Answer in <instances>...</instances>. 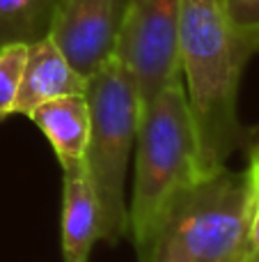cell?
I'll return each mask as SVG.
<instances>
[{"instance_id":"30bf717a","label":"cell","mask_w":259,"mask_h":262,"mask_svg":"<svg viewBox=\"0 0 259 262\" xmlns=\"http://www.w3.org/2000/svg\"><path fill=\"white\" fill-rule=\"evenodd\" d=\"M58 0H0V49L48 35Z\"/></svg>"},{"instance_id":"52a82bcc","label":"cell","mask_w":259,"mask_h":262,"mask_svg":"<svg viewBox=\"0 0 259 262\" xmlns=\"http://www.w3.org/2000/svg\"><path fill=\"white\" fill-rule=\"evenodd\" d=\"M87 88V78L69 64L64 53L48 35L28 44L25 64L21 74L14 113L30 115L37 106L67 95H81Z\"/></svg>"},{"instance_id":"7a4b0ae2","label":"cell","mask_w":259,"mask_h":262,"mask_svg":"<svg viewBox=\"0 0 259 262\" xmlns=\"http://www.w3.org/2000/svg\"><path fill=\"white\" fill-rule=\"evenodd\" d=\"M257 163L220 166L186 189L156 226L140 262H250Z\"/></svg>"},{"instance_id":"7c38bea8","label":"cell","mask_w":259,"mask_h":262,"mask_svg":"<svg viewBox=\"0 0 259 262\" xmlns=\"http://www.w3.org/2000/svg\"><path fill=\"white\" fill-rule=\"evenodd\" d=\"M229 23L259 39V0H220Z\"/></svg>"},{"instance_id":"5bb4252c","label":"cell","mask_w":259,"mask_h":262,"mask_svg":"<svg viewBox=\"0 0 259 262\" xmlns=\"http://www.w3.org/2000/svg\"><path fill=\"white\" fill-rule=\"evenodd\" d=\"M255 145H257V143H255Z\"/></svg>"},{"instance_id":"9c48e42d","label":"cell","mask_w":259,"mask_h":262,"mask_svg":"<svg viewBox=\"0 0 259 262\" xmlns=\"http://www.w3.org/2000/svg\"><path fill=\"white\" fill-rule=\"evenodd\" d=\"M28 118L48 138L60 166L85 157L90 138V106L85 92L50 99L37 106Z\"/></svg>"},{"instance_id":"5b68a950","label":"cell","mask_w":259,"mask_h":262,"mask_svg":"<svg viewBox=\"0 0 259 262\" xmlns=\"http://www.w3.org/2000/svg\"><path fill=\"white\" fill-rule=\"evenodd\" d=\"M179 7L182 0H128L113 58L133 76L140 113L159 92L182 81Z\"/></svg>"},{"instance_id":"8fae6325","label":"cell","mask_w":259,"mask_h":262,"mask_svg":"<svg viewBox=\"0 0 259 262\" xmlns=\"http://www.w3.org/2000/svg\"><path fill=\"white\" fill-rule=\"evenodd\" d=\"M25 53L28 44H9L0 49V120L14 113Z\"/></svg>"},{"instance_id":"ba28073f","label":"cell","mask_w":259,"mask_h":262,"mask_svg":"<svg viewBox=\"0 0 259 262\" xmlns=\"http://www.w3.org/2000/svg\"><path fill=\"white\" fill-rule=\"evenodd\" d=\"M62 255L64 262H90L99 239V203L85 161L62 163Z\"/></svg>"},{"instance_id":"6da1fadb","label":"cell","mask_w":259,"mask_h":262,"mask_svg":"<svg viewBox=\"0 0 259 262\" xmlns=\"http://www.w3.org/2000/svg\"><path fill=\"white\" fill-rule=\"evenodd\" d=\"M257 51L259 39L229 23L220 0H182L179 64L206 170L225 166L243 143L239 85Z\"/></svg>"},{"instance_id":"3957f363","label":"cell","mask_w":259,"mask_h":262,"mask_svg":"<svg viewBox=\"0 0 259 262\" xmlns=\"http://www.w3.org/2000/svg\"><path fill=\"white\" fill-rule=\"evenodd\" d=\"M184 81L168 85L140 113L128 232L138 255L172 203L206 175Z\"/></svg>"},{"instance_id":"8992f818","label":"cell","mask_w":259,"mask_h":262,"mask_svg":"<svg viewBox=\"0 0 259 262\" xmlns=\"http://www.w3.org/2000/svg\"><path fill=\"white\" fill-rule=\"evenodd\" d=\"M128 0H58L48 37L81 76L90 78L115 53Z\"/></svg>"},{"instance_id":"277c9868","label":"cell","mask_w":259,"mask_h":262,"mask_svg":"<svg viewBox=\"0 0 259 262\" xmlns=\"http://www.w3.org/2000/svg\"><path fill=\"white\" fill-rule=\"evenodd\" d=\"M85 97L90 138L83 161L99 203V239L117 244L128 232L126 172L140 122L138 90L124 64L110 58L87 78Z\"/></svg>"},{"instance_id":"4fadbf2b","label":"cell","mask_w":259,"mask_h":262,"mask_svg":"<svg viewBox=\"0 0 259 262\" xmlns=\"http://www.w3.org/2000/svg\"><path fill=\"white\" fill-rule=\"evenodd\" d=\"M250 159L259 168V145H252ZM250 262H259V186H257V200H255V212H252V226H250Z\"/></svg>"}]
</instances>
